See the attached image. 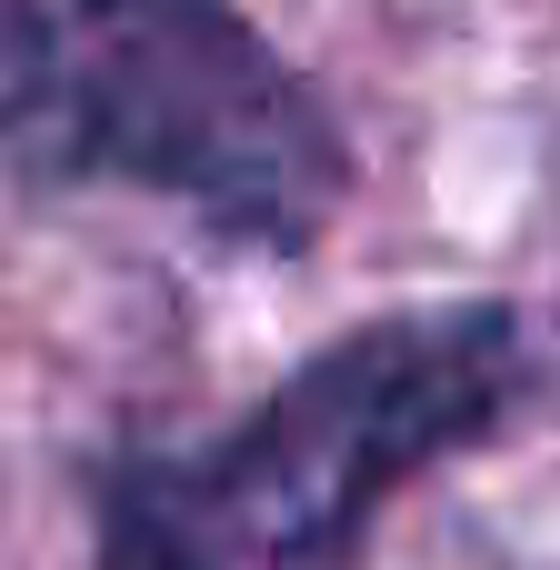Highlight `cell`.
I'll return each instance as SVG.
<instances>
[{"instance_id": "1", "label": "cell", "mask_w": 560, "mask_h": 570, "mask_svg": "<svg viewBox=\"0 0 560 570\" xmlns=\"http://www.w3.org/2000/svg\"><path fill=\"white\" fill-rule=\"evenodd\" d=\"M531 391L511 311H411L331 341L230 441L100 491L110 570H351L381 501Z\"/></svg>"}, {"instance_id": "2", "label": "cell", "mask_w": 560, "mask_h": 570, "mask_svg": "<svg viewBox=\"0 0 560 570\" xmlns=\"http://www.w3.org/2000/svg\"><path fill=\"white\" fill-rule=\"evenodd\" d=\"M0 150L291 250L341 200V130L230 0H0Z\"/></svg>"}]
</instances>
